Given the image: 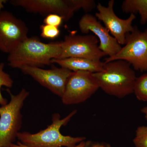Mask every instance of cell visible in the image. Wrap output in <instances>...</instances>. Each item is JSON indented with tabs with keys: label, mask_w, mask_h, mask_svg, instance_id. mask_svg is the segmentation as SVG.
Returning a JSON list of instances; mask_svg holds the SVG:
<instances>
[{
	"label": "cell",
	"mask_w": 147,
	"mask_h": 147,
	"mask_svg": "<svg viewBox=\"0 0 147 147\" xmlns=\"http://www.w3.org/2000/svg\"><path fill=\"white\" fill-rule=\"evenodd\" d=\"M61 53V42L45 43L37 37L26 38L9 53L8 65L21 69L24 66L40 67L50 65L53 59H58Z\"/></svg>",
	"instance_id": "1"
},
{
	"label": "cell",
	"mask_w": 147,
	"mask_h": 147,
	"mask_svg": "<svg viewBox=\"0 0 147 147\" xmlns=\"http://www.w3.org/2000/svg\"><path fill=\"white\" fill-rule=\"evenodd\" d=\"M104 63L102 71L93 73L99 88L119 98L133 93L137 77L131 65L122 60Z\"/></svg>",
	"instance_id": "2"
},
{
	"label": "cell",
	"mask_w": 147,
	"mask_h": 147,
	"mask_svg": "<svg viewBox=\"0 0 147 147\" xmlns=\"http://www.w3.org/2000/svg\"><path fill=\"white\" fill-rule=\"evenodd\" d=\"M77 112L74 110L63 119L58 113L53 114L52 123L43 130L31 134L20 132L17 138L22 144L28 147H74L86 139L85 137H72L61 134L60 128L67 124Z\"/></svg>",
	"instance_id": "3"
},
{
	"label": "cell",
	"mask_w": 147,
	"mask_h": 147,
	"mask_svg": "<svg viewBox=\"0 0 147 147\" xmlns=\"http://www.w3.org/2000/svg\"><path fill=\"white\" fill-rule=\"evenodd\" d=\"M7 91L11 100L0 107V147H11L17 138L22 123L21 109L30 94L25 89L16 95L8 89Z\"/></svg>",
	"instance_id": "4"
},
{
	"label": "cell",
	"mask_w": 147,
	"mask_h": 147,
	"mask_svg": "<svg viewBox=\"0 0 147 147\" xmlns=\"http://www.w3.org/2000/svg\"><path fill=\"white\" fill-rule=\"evenodd\" d=\"M122 60L132 66L134 70L147 71V28L141 31L137 26L127 34L125 46L115 56L105 58L104 63Z\"/></svg>",
	"instance_id": "5"
},
{
	"label": "cell",
	"mask_w": 147,
	"mask_h": 147,
	"mask_svg": "<svg viewBox=\"0 0 147 147\" xmlns=\"http://www.w3.org/2000/svg\"><path fill=\"white\" fill-rule=\"evenodd\" d=\"M98 41L94 35H81L71 32L60 42L61 53L58 59L76 57L100 61L106 55L99 49Z\"/></svg>",
	"instance_id": "6"
},
{
	"label": "cell",
	"mask_w": 147,
	"mask_h": 147,
	"mask_svg": "<svg viewBox=\"0 0 147 147\" xmlns=\"http://www.w3.org/2000/svg\"><path fill=\"white\" fill-rule=\"evenodd\" d=\"M99 88L93 73L87 71H74L69 77L61 98L66 105L85 102Z\"/></svg>",
	"instance_id": "7"
},
{
	"label": "cell",
	"mask_w": 147,
	"mask_h": 147,
	"mask_svg": "<svg viewBox=\"0 0 147 147\" xmlns=\"http://www.w3.org/2000/svg\"><path fill=\"white\" fill-rule=\"evenodd\" d=\"M10 3L29 12L42 15L58 14L65 21L69 20L74 12L80 9L77 0H15Z\"/></svg>",
	"instance_id": "8"
},
{
	"label": "cell",
	"mask_w": 147,
	"mask_h": 147,
	"mask_svg": "<svg viewBox=\"0 0 147 147\" xmlns=\"http://www.w3.org/2000/svg\"><path fill=\"white\" fill-rule=\"evenodd\" d=\"M28 29L24 21L8 11L0 12V50L9 54L28 38Z\"/></svg>",
	"instance_id": "9"
},
{
	"label": "cell",
	"mask_w": 147,
	"mask_h": 147,
	"mask_svg": "<svg viewBox=\"0 0 147 147\" xmlns=\"http://www.w3.org/2000/svg\"><path fill=\"white\" fill-rule=\"evenodd\" d=\"M115 2L114 0H110L107 7L98 3L96 6L98 12L96 13L95 17L102 21L110 34L120 45H125L127 34L134 30L132 23L136 17L135 14L131 13L126 19L119 18L114 12Z\"/></svg>",
	"instance_id": "10"
},
{
	"label": "cell",
	"mask_w": 147,
	"mask_h": 147,
	"mask_svg": "<svg viewBox=\"0 0 147 147\" xmlns=\"http://www.w3.org/2000/svg\"><path fill=\"white\" fill-rule=\"evenodd\" d=\"M20 69L23 73L30 75L42 86L61 98L64 92L67 80L73 72L62 67L45 69L40 67L24 66Z\"/></svg>",
	"instance_id": "11"
},
{
	"label": "cell",
	"mask_w": 147,
	"mask_h": 147,
	"mask_svg": "<svg viewBox=\"0 0 147 147\" xmlns=\"http://www.w3.org/2000/svg\"><path fill=\"white\" fill-rule=\"evenodd\" d=\"M79 26L82 33L87 34L91 32L94 34L99 41V49L108 57L115 56L121 49V45L108 29L92 14H84L79 21Z\"/></svg>",
	"instance_id": "12"
},
{
	"label": "cell",
	"mask_w": 147,
	"mask_h": 147,
	"mask_svg": "<svg viewBox=\"0 0 147 147\" xmlns=\"http://www.w3.org/2000/svg\"><path fill=\"white\" fill-rule=\"evenodd\" d=\"M51 63H57L61 67L67 69L71 71H87L94 73L102 71L104 62L84 58L71 57L63 59H53Z\"/></svg>",
	"instance_id": "13"
},
{
	"label": "cell",
	"mask_w": 147,
	"mask_h": 147,
	"mask_svg": "<svg viewBox=\"0 0 147 147\" xmlns=\"http://www.w3.org/2000/svg\"><path fill=\"white\" fill-rule=\"evenodd\" d=\"M121 8L125 13H139L142 25L147 23V0H125Z\"/></svg>",
	"instance_id": "14"
},
{
	"label": "cell",
	"mask_w": 147,
	"mask_h": 147,
	"mask_svg": "<svg viewBox=\"0 0 147 147\" xmlns=\"http://www.w3.org/2000/svg\"><path fill=\"white\" fill-rule=\"evenodd\" d=\"M133 93L138 100L147 101V73L136 78Z\"/></svg>",
	"instance_id": "15"
},
{
	"label": "cell",
	"mask_w": 147,
	"mask_h": 147,
	"mask_svg": "<svg viewBox=\"0 0 147 147\" xmlns=\"http://www.w3.org/2000/svg\"><path fill=\"white\" fill-rule=\"evenodd\" d=\"M5 64L3 63H0V105H5L7 103V100L4 98L1 92V88L4 86L8 88H11L13 85V81L8 74L4 71Z\"/></svg>",
	"instance_id": "16"
},
{
	"label": "cell",
	"mask_w": 147,
	"mask_h": 147,
	"mask_svg": "<svg viewBox=\"0 0 147 147\" xmlns=\"http://www.w3.org/2000/svg\"><path fill=\"white\" fill-rule=\"evenodd\" d=\"M133 142L135 147H147V126L137 127Z\"/></svg>",
	"instance_id": "17"
},
{
	"label": "cell",
	"mask_w": 147,
	"mask_h": 147,
	"mask_svg": "<svg viewBox=\"0 0 147 147\" xmlns=\"http://www.w3.org/2000/svg\"><path fill=\"white\" fill-rule=\"evenodd\" d=\"M40 29L41 37L47 39H55L59 35L60 33L59 28L50 25H41Z\"/></svg>",
	"instance_id": "18"
},
{
	"label": "cell",
	"mask_w": 147,
	"mask_h": 147,
	"mask_svg": "<svg viewBox=\"0 0 147 147\" xmlns=\"http://www.w3.org/2000/svg\"><path fill=\"white\" fill-rule=\"evenodd\" d=\"M63 21V18L59 15L57 14H50L46 16L44 19L43 23L45 25L59 28L62 24Z\"/></svg>",
	"instance_id": "19"
},
{
	"label": "cell",
	"mask_w": 147,
	"mask_h": 147,
	"mask_svg": "<svg viewBox=\"0 0 147 147\" xmlns=\"http://www.w3.org/2000/svg\"><path fill=\"white\" fill-rule=\"evenodd\" d=\"M85 147H111L110 145L104 143H93V142H86Z\"/></svg>",
	"instance_id": "20"
},
{
	"label": "cell",
	"mask_w": 147,
	"mask_h": 147,
	"mask_svg": "<svg viewBox=\"0 0 147 147\" xmlns=\"http://www.w3.org/2000/svg\"><path fill=\"white\" fill-rule=\"evenodd\" d=\"M86 142H85V141H83L81 143H79L78 144L77 146L74 147H85L86 146ZM11 147H28L26 146H24V145L22 144L20 142H17V144H13L11 146Z\"/></svg>",
	"instance_id": "21"
},
{
	"label": "cell",
	"mask_w": 147,
	"mask_h": 147,
	"mask_svg": "<svg viewBox=\"0 0 147 147\" xmlns=\"http://www.w3.org/2000/svg\"><path fill=\"white\" fill-rule=\"evenodd\" d=\"M141 111L144 115L145 118L147 120V106L142 108L141 109Z\"/></svg>",
	"instance_id": "22"
}]
</instances>
